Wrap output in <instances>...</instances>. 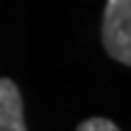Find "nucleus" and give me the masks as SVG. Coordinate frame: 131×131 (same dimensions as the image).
Returning a JSON list of instances; mask_svg holds the SVG:
<instances>
[{
	"label": "nucleus",
	"instance_id": "1",
	"mask_svg": "<svg viewBox=\"0 0 131 131\" xmlns=\"http://www.w3.org/2000/svg\"><path fill=\"white\" fill-rule=\"evenodd\" d=\"M102 44L122 66L131 63V0H107L102 15Z\"/></svg>",
	"mask_w": 131,
	"mask_h": 131
},
{
	"label": "nucleus",
	"instance_id": "2",
	"mask_svg": "<svg viewBox=\"0 0 131 131\" xmlns=\"http://www.w3.org/2000/svg\"><path fill=\"white\" fill-rule=\"evenodd\" d=\"M0 131H27L22 95L10 78H0Z\"/></svg>",
	"mask_w": 131,
	"mask_h": 131
},
{
	"label": "nucleus",
	"instance_id": "3",
	"mask_svg": "<svg viewBox=\"0 0 131 131\" xmlns=\"http://www.w3.org/2000/svg\"><path fill=\"white\" fill-rule=\"evenodd\" d=\"M75 131H122V129L104 117H92V119H85L83 124H78Z\"/></svg>",
	"mask_w": 131,
	"mask_h": 131
}]
</instances>
